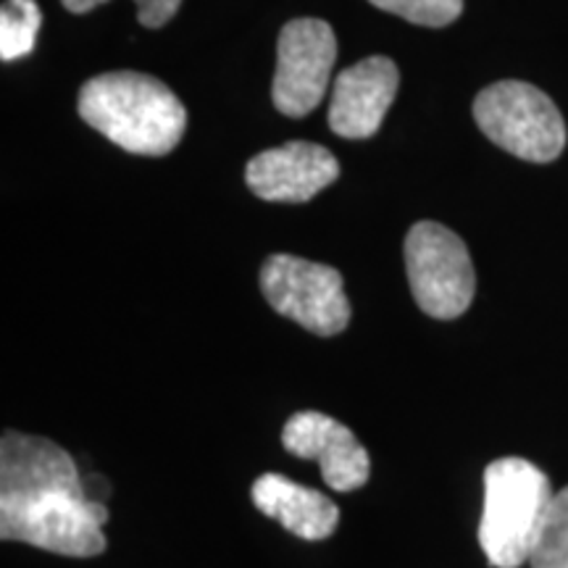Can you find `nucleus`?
Segmentation results:
<instances>
[{"instance_id":"nucleus-5","label":"nucleus","mask_w":568,"mask_h":568,"mask_svg":"<svg viewBox=\"0 0 568 568\" xmlns=\"http://www.w3.org/2000/svg\"><path fill=\"white\" fill-rule=\"evenodd\" d=\"M406 272L410 293L426 316H464L477 293L471 255L456 232L437 222H418L406 234Z\"/></svg>"},{"instance_id":"nucleus-4","label":"nucleus","mask_w":568,"mask_h":568,"mask_svg":"<svg viewBox=\"0 0 568 568\" xmlns=\"http://www.w3.org/2000/svg\"><path fill=\"white\" fill-rule=\"evenodd\" d=\"M474 119L495 145L516 159L550 163L566 148V124L558 105L529 82L489 84L474 101Z\"/></svg>"},{"instance_id":"nucleus-12","label":"nucleus","mask_w":568,"mask_h":568,"mask_svg":"<svg viewBox=\"0 0 568 568\" xmlns=\"http://www.w3.org/2000/svg\"><path fill=\"white\" fill-rule=\"evenodd\" d=\"M40 6L34 0H6L0 9V59L17 61L34 51L40 30Z\"/></svg>"},{"instance_id":"nucleus-15","label":"nucleus","mask_w":568,"mask_h":568,"mask_svg":"<svg viewBox=\"0 0 568 568\" xmlns=\"http://www.w3.org/2000/svg\"><path fill=\"white\" fill-rule=\"evenodd\" d=\"M138 6V19L142 27H151V30H159V27L169 24L174 19V13L180 11L182 0H134Z\"/></svg>"},{"instance_id":"nucleus-10","label":"nucleus","mask_w":568,"mask_h":568,"mask_svg":"<svg viewBox=\"0 0 568 568\" xmlns=\"http://www.w3.org/2000/svg\"><path fill=\"white\" fill-rule=\"evenodd\" d=\"M397 84L400 71L385 55H372L345 69L332 88V132L347 140H366L379 132L397 95Z\"/></svg>"},{"instance_id":"nucleus-6","label":"nucleus","mask_w":568,"mask_h":568,"mask_svg":"<svg viewBox=\"0 0 568 568\" xmlns=\"http://www.w3.org/2000/svg\"><path fill=\"white\" fill-rule=\"evenodd\" d=\"M261 290L276 314L318 337H335L351 324L343 274L332 266L287 253L268 255L261 268Z\"/></svg>"},{"instance_id":"nucleus-2","label":"nucleus","mask_w":568,"mask_h":568,"mask_svg":"<svg viewBox=\"0 0 568 568\" xmlns=\"http://www.w3.org/2000/svg\"><path fill=\"white\" fill-rule=\"evenodd\" d=\"M80 116L113 145L138 155L172 153L187 126L180 98L138 71H111L84 82Z\"/></svg>"},{"instance_id":"nucleus-14","label":"nucleus","mask_w":568,"mask_h":568,"mask_svg":"<svg viewBox=\"0 0 568 568\" xmlns=\"http://www.w3.org/2000/svg\"><path fill=\"white\" fill-rule=\"evenodd\" d=\"M368 3L418 27H447L464 11V0H368Z\"/></svg>"},{"instance_id":"nucleus-7","label":"nucleus","mask_w":568,"mask_h":568,"mask_svg":"<svg viewBox=\"0 0 568 568\" xmlns=\"http://www.w3.org/2000/svg\"><path fill=\"white\" fill-rule=\"evenodd\" d=\"M337 59V40L322 19H293L282 27L276 45L272 98L276 111L301 119L322 103Z\"/></svg>"},{"instance_id":"nucleus-8","label":"nucleus","mask_w":568,"mask_h":568,"mask_svg":"<svg viewBox=\"0 0 568 568\" xmlns=\"http://www.w3.org/2000/svg\"><path fill=\"white\" fill-rule=\"evenodd\" d=\"M282 445L295 458L316 460L326 487L335 493H353L372 477V458L353 429L318 410H301L290 416L282 432Z\"/></svg>"},{"instance_id":"nucleus-1","label":"nucleus","mask_w":568,"mask_h":568,"mask_svg":"<svg viewBox=\"0 0 568 568\" xmlns=\"http://www.w3.org/2000/svg\"><path fill=\"white\" fill-rule=\"evenodd\" d=\"M109 508L84 489L74 458L53 439L6 429L0 439V537L69 558L105 550Z\"/></svg>"},{"instance_id":"nucleus-13","label":"nucleus","mask_w":568,"mask_h":568,"mask_svg":"<svg viewBox=\"0 0 568 568\" xmlns=\"http://www.w3.org/2000/svg\"><path fill=\"white\" fill-rule=\"evenodd\" d=\"M531 568H568V487L552 497L550 514L545 518L535 550L529 556Z\"/></svg>"},{"instance_id":"nucleus-11","label":"nucleus","mask_w":568,"mask_h":568,"mask_svg":"<svg viewBox=\"0 0 568 568\" xmlns=\"http://www.w3.org/2000/svg\"><path fill=\"white\" fill-rule=\"evenodd\" d=\"M251 500L261 514L280 521L284 529L308 542L335 535L339 508L318 489L295 485L282 474H264L253 481Z\"/></svg>"},{"instance_id":"nucleus-9","label":"nucleus","mask_w":568,"mask_h":568,"mask_svg":"<svg viewBox=\"0 0 568 568\" xmlns=\"http://www.w3.org/2000/svg\"><path fill=\"white\" fill-rule=\"evenodd\" d=\"M339 176L335 155L316 142H284L258 153L245 169V182L255 195L272 203H305Z\"/></svg>"},{"instance_id":"nucleus-3","label":"nucleus","mask_w":568,"mask_h":568,"mask_svg":"<svg viewBox=\"0 0 568 568\" xmlns=\"http://www.w3.org/2000/svg\"><path fill=\"white\" fill-rule=\"evenodd\" d=\"M552 497L556 493L548 474L527 458H497L485 468L479 545L489 566L518 568L529 564Z\"/></svg>"},{"instance_id":"nucleus-16","label":"nucleus","mask_w":568,"mask_h":568,"mask_svg":"<svg viewBox=\"0 0 568 568\" xmlns=\"http://www.w3.org/2000/svg\"><path fill=\"white\" fill-rule=\"evenodd\" d=\"M63 9L71 11V13H88L92 9H98V6L109 3V0H61Z\"/></svg>"}]
</instances>
